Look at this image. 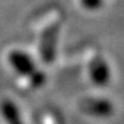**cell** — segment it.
<instances>
[{
	"label": "cell",
	"mask_w": 124,
	"mask_h": 124,
	"mask_svg": "<svg viewBox=\"0 0 124 124\" xmlns=\"http://www.w3.org/2000/svg\"><path fill=\"white\" fill-rule=\"evenodd\" d=\"M28 81H29L30 87H33V88H39V87H41L42 84L45 83V81H46V75H45L43 71H39V70L36 69V70L28 77Z\"/></svg>",
	"instance_id": "6"
},
{
	"label": "cell",
	"mask_w": 124,
	"mask_h": 124,
	"mask_svg": "<svg viewBox=\"0 0 124 124\" xmlns=\"http://www.w3.org/2000/svg\"><path fill=\"white\" fill-rule=\"evenodd\" d=\"M43 124H57V122L52 116L46 115V116H43Z\"/></svg>",
	"instance_id": "8"
},
{
	"label": "cell",
	"mask_w": 124,
	"mask_h": 124,
	"mask_svg": "<svg viewBox=\"0 0 124 124\" xmlns=\"http://www.w3.org/2000/svg\"><path fill=\"white\" fill-rule=\"evenodd\" d=\"M7 62H8L10 66L18 75L24 76L27 78L36 70L33 58L28 53H25L24 51H21V49L11 51L7 55Z\"/></svg>",
	"instance_id": "2"
},
{
	"label": "cell",
	"mask_w": 124,
	"mask_h": 124,
	"mask_svg": "<svg viewBox=\"0 0 124 124\" xmlns=\"http://www.w3.org/2000/svg\"><path fill=\"white\" fill-rule=\"evenodd\" d=\"M88 72H89V77L92 82L99 87L106 85L111 77L110 66L98 54L90 55L88 60Z\"/></svg>",
	"instance_id": "3"
},
{
	"label": "cell",
	"mask_w": 124,
	"mask_h": 124,
	"mask_svg": "<svg viewBox=\"0 0 124 124\" xmlns=\"http://www.w3.org/2000/svg\"><path fill=\"white\" fill-rule=\"evenodd\" d=\"M0 115L5 119L6 124H24L22 118L19 110L17 105L10 100V99H4L0 102Z\"/></svg>",
	"instance_id": "5"
},
{
	"label": "cell",
	"mask_w": 124,
	"mask_h": 124,
	"mask_svg": "<svg viewBox=\"0 0 124 124\" xmlns=\"http://www.w3.org/2000/svg\"><path fill=\"white\" fill-rule=\"evenodd\" d=\"M81 5L89 11H95L101 7L104 0H80Z\"/></svg>",
	"instance_id": "7"
},
{
	"label": "cell",
	"mask_w": 124,
	"mask_h": 124,
	"mask_svg": "<svg viewBox=\"0 0 124 124\" xmlns=\"http://www.w3.org/2000/svg\"><path fill=\"white\" fill-rule=\"evenodd\" d=\"M80 107L84 113L94 117H108L113 112L111 101L101 98H85L80 101Z\"/></svg>",
	"instance_id": "4"
},
{
	"label": "cell",
	"mask_w": 124,
	"mask_h": 124,
	"mask_svg": "<svg viewBox=\"0 0 124 124\" xmlns=\"http://www.w3.org/2000/svg\"><path fill=\"white\" fill-rule=\"evenodd\" d=\"M59 29H60V22L57 18L51 19L41 29L39 49L43 62L46 63H52L55 58Z\"/></svg>",
	"instance_id": "1"
}]
</instances>
